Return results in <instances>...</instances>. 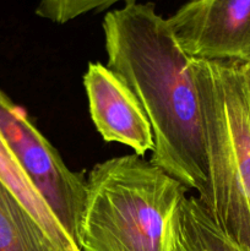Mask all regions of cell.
I'll list each match as a JSON object with an SVG mask.
<instances>
[{
	"instance_id": "8",
	"label": "cell",
	"mask_w": 250,
	"mask_h": 251,
	"mask_svg": "<svg viewBox=\"0 0 250 251\" xmlns=\"http://www.w3.org/2000/svg\"><path fill=\"white\" fill-rule=\"evenodd\" d=\"M0 251H65L1 180Z\"/></svg>"
},
{
	"instance_id": "7",
	"label": "cell",
	"mask_w": 250,
	"mask_h": 251,
	"mask_svg": "<svg viewBox=\"0 0 250 251\" xmlns=\"http://www.w3.org/2000/svg\"><path fill=\"white\" fill-rule=\"evenodd\" d=\"M174 251H245L217 227L196 196H185L173 218Z\"/></svg>"
},
{
	"instance_id": "3",
	"label": "cell",
	"mask_w": 250,
	"mask_h": 251,
	"mask_svg": "<svg viewBox=\"0 0 250 251\" xmlns=\"http://www.w3.org/2000/svg\"><path fill=\"white\" fill-rule=\"evenodd\" d=\"M207 161L200 200L217 227L250 251V65L194 60Z\"/></svg>"
},
{
	"instance_id": "4",
	"label": "cell",
	"mask_w": 250,
	"mask_h": 251,
	"mask_svg": "<svg viewBox=\"0 0 250 251\" xmlns=\"http://www.w3.org/2000/svg\"><path fill=\"white\" fill-rule=\"evenodd\" d=\"M0 132L29 183L75 242L85 201L86 176L68 168L24 108L5 95L0 97Z\"/></svg>"
},
{
	"instance_id": "6",
	"label": "cell",
	"mask_w": 250,
	"mask_h": 251,
	"mask_svg": "<svg viewBox=\"0 0 250 251\" xmlns=\"http://www.w3.org/2000/svg\"><path fill=\"white\" fill-rule=\"evenodd\" d=\"M91 119L102 139L119 142L144 157L153 134L144 109L124 81L102 63H90L83 75Z\"/></svg>"
},
{
	"instance_id": "9",
	"label": "cell",
	"mask_w": 250,
	"mask_h": 251,
	"mask_svg": "<svg viewBox=\"0 0 250 251\" xmlns=\"http://www.w3.org/2000/svg\"><path fill=\"white\" fill-rule=\"evenodd\" d=\"M0 180L15 194L46 232L65 251H80L73 238L61 227L48 205L32 186L0 132Z\"/></svg>"
},
{
	"instance_id": "5",
	"label": "cell",
	"mask_w": 250,
	"mask_h": 251,
	"mask_svg": "<svg viewBox=\"0 0 250 251\" xmlns=\"http://www.w3.org/2000/svg\"><path fill=\"white\" fill-rule=\"evenodd\" d=\"M167 21L190 59L250 65V0H189Z\"/></svg>"
},
{
	"instance_id": "1",
	"label": "cell",
	"mask_w": 250,
	"mask_h": 251,
	"mask_svg": "<svg viewBox=\"0 0 250 251\" xmlns=\"http://www.w3.org/2000/svg\"><path fill=\"white\" fill-rule=\"evenodd\" d=\"M107 66L131 90L153 134L151 163L198 198L207 188V161L190 58L152 2L125 5L103 20Z\"/></svg>"
},
{
	"instance_id": "2",
	"label": "cell",
	"mask_w": 250,
	"mask_h": 251,
	"mask_svg": "<svg viewBox=\"0 0 250 251\" xmlns=\"http://www.w3.org/2000/svg\"><path fill=\"white\" fill-rule=\"evenodd\" d=\"M188 189L137 154L97 163L86 176L80 251H174L173 218Z\"/></svg>"
},
{
	"instance_id": "10",
	"label": "cell",
	"mask_w": 250,
	"mask_h": 251,
	"mask_svg": "<svg viewBox=\"0 0 250 251\" xmlns=\"http://www.w3.org/2000/svg\"><path fill=\"white\" fill-rule=\"evenodd\" d=\"M118 2L125 5L137 2L136 0H39L36 14L54 24L63 25L83 14L102 11Z\"/></svg>"
},
{
	"instance_id": "11",
	"label": "cell",
	"mask_w": 250,
	"mask_h": 251,
	"mask_svg": "<svg viewBox=\"0 0 250 251\" xmlns=\"http://www.w3.org/2000/svg\"><path fill=\"white\" fill-rule=\"evenodd\" d=\"M1 96H4V93H2L1 91H0V97H1Z\"/></svg>"
}]
</instances>
